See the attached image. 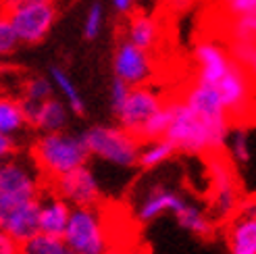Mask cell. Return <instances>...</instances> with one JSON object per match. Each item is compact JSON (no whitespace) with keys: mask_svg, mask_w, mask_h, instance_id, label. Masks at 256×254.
<instances>
[{"mask_svg":"<svg viewBox=\"0 0 256 254\" xmlns=\"http://www.w3.org/2000/svg\"><path fill=\"white\" fill-rule=\"evenodd\" d=\"M254 30H256V15H244V17L232 19V42L234 40L254 42Z\"/></svg>","mask_w":256,"mask_h":254,"instance_id":"cell-31","label":"cell"},{"mask_svg":"<svg viewBox=\"0 0 256 254\" xmlns=\"http://www.w3.org/2000/svg\"><path fill=\"white\" fill-rule=\"evenodd\" d=\"M130 90H132V88L127 84H123L119 80H112V86H110V108H112L114 115L119 112V108L123 106L127 96H130Z\"/></svg>","mask_w":256,"mask_h":254,"instance_id":"cell-33","label":"cell"},{"mask_svg":"<svg viewBox=\"0 0 256 254\" xmlns=\"http://www.w3.org/2000/svg\"><path fill=\"white\" fill-rule=\"evenodd\" d=\"M184 202L186 200L177 192H173V190L162 188V186H154V188H150V192L142 200V204H140L138 219L146 223V221L160 217L162 212H173L175 214L179 208L184 206Z\"/></svg>","mask_w":256,"mask_h":254,"instance_id":"cell-19","label":"cell"},{"mask_svg":"<svg viewBox=\"0 0 256 254\" xmlns=\"http://www.w3.org/2000/svg\"><path fill=\"white\" fill-rule=\"evenodd\" d=\"M17 46H19L17 36L12 32L8 19L4 17V12L0 10V58L10 56L17 50Z\"/></svg>","mask_w":256,"mask_h":254,"instance_id":"cell-29","label":"cell"},{"mask_svg":"<svg viewBox=\"0 0 256 254\" xmlns=\"http://www.w3.org/2000/svg\"><path fill=\"white\" fill-rule=\"evenodd\" d=\"M0 254H21V244L4 232H0Z\"/></svg>","mask_w":256,"mask_h":254,"instance_id":"cell-35","label":"cell"},{"mask_svg":"<svg viewBox=\"0 0 256 254\" xmlns=\"http://www.w3.org/2000/svg\"><path fill=\"white\" fill-rule=\"evenodd\" d=\"M25 115H23V106L21 100L8 94H0V134L15 138L19 132L25 130Z\"/></svg>","mask_w":256,"mask_h":254,"instance_id":"cell-20","label":"cell"},{"mask_svg":"<svg viewBox=\"0 0 256 254\" xmlns=\"http://www.w3.org/2000/svg\"><path fill=\"white\" fill-rule=\"evenodd\" d=\"M160 38H162V30H160V23L156 17L138 12V15L130 17V21H127L125 40L148 54L158 48Z\"/></svg>","mask_w":256,"mask_h":254,"instance_id":"cell-17","label":"cell"},{"mask_svg":"<svg viewBox=\"0 0 256 254\" xmlns=\"http://www.w3.org/2000/svg\"><path fill=\"white\" fill-rule=\"evenodd\" d=\"M229 58L232 62H236L238 67H242L244 71H254V65H256V50H254V42L250 40H234L229 44V50H227Z\"/></svg>","mask_w":256,"mask_h":254,"instance_id":"cell-27","label":"cell"},{"mask_svg":"<svg viewBox=\"0 0 256 254\" xmlns=\"http://www.w3.org/2000/svg\"><path fill=\"white\" fill-rule=\"evenodd\" d=\"M82 136L86 140L90 156H98L123 169L138 164V154L142 144L132 134L121 130L119 125H94Z\"/></svg>","mask_w":256,"mask_h":254,"instance_id":"cell-3","label":"cell"},{"mask_svg":"<svg viewBox=\"0 0 256 254\" xmlns=\"http://www.w3.org/2000/svg\"><path fill=\"white\" fill-rule=\"evenodd\" d=\"M90 152L82 134H42L34 144V162L48 177H62L80 167H86Z\"/></svg>","mask_w":256,"mask_h":254,"instance_id":"cell-2","label":"cell"},{"mask_svg":"<svg viewBox=\"0 0 256 254\" xmlns=\"http://www.w3.org/2000/svg\"><path fill=\"white\" fill-rule=\"evenodd\" d=\"M182 102L194 110L198 117H202L204 121L214 123V125H232L229 121L227 112L221 104V98L216 94V88L214 86H206V84H198L194 82L188 90Z\"/></svg>","mask_w":256,"mask_h":254,"instance_id":"cell-14","label":"cell"},{"mask_svg":"<svg viewBox=\"0 0 256 254\" xmlns=\"http://www.w3.org/2000/svg\"><path fill=\"white\" fill-rule=\"evenodd\" d=\"M52 98V82L42 75H32L21 86V100L32 104H40L44 100Z\"/></svg>","mask_w":256,"mask_h":254,"instance_id":"cell-26","label":"cell"},{"mask_svg":"<svg viewBox=\"0 0 256 254\" xmlns=\"http://www.w3.org/2000/svg\"><path fill=\"white\" fill-rule=\"evenodd\" d=\"M221 4L232 19L244 17V15H256V0H221Z\"/></svg>","mask_w":256,"mask_h":254,"instance_id":"cell-32","label":"cell"},{"mask_svg":"<svg viewBox=\"0 0 256 254\" xmlns=\"http://www.w3.org/2000/svg\"><path fill=\"white\" fill-rule=\"evenodd\" d=\"M2 12L8 19L19 44H38L52 30L58 10H56L54 0H48V2L21 4V6L8 8Z\"/></svg>","mask_w":256,"mask_h":254,"instance_id":"cell-6","label":"cell"},{"mask_svg":"<svg viewBox=\"0 0 256 254\" xmlns=\"http://www.w3.org/2000/svg\"><path fill=\"white\" fill-rule=\"evenodd\" d=\"M62 242L75 254H108L104 223L96 208H71Z\"/></svg>","mask_w":256,"mask_h":254,"instance_id":"cell-5","label":"cell"},{"mask_svg":"<svg viewBox=\"0 0 256 254\" xmlns=\"http://www.w3.org/2000/svg\"><path fill=\"white\" fill-rule=\"evenodd\" d=\"M175 219L184 230L196 234L200 238H208L214 232V223L208 219V214L202 212L198 206L190 204V202H184V206L175 212Z\"/></svg>","mask_w":256,"mask_h":254,"instance_id":"cell-21","label":"cell"},{"mask_svg":"<svg viewBox=\"0 0 256 254\" xmlns=\"http://www.w3.org/2000/svg\"><path fill=\"white\" fill-rule=\"evenodd\" d=\"M194 60H196V82L216 86L225 71L232 65V58L227 54V48L214 40H202L194 48Z\"/></svg>","mask_w":256,"mask_h":254,"instance_id":"cell-12","label":"cell"},{"mask_svg":"<svg viewBox=\"0 0 256 254\" xmlns=\"http://www.w3.org/2000/svg\"><path fill=\"white\" fill-rule=\"evenodd\" d=\"M50 82H52L58 90H60V94L65 96V100H67V108L69 110H73L75 115H86V102L82 100V96H80V92L75 90V86H73V82H71V78L69 75L62 71L60 67H52L50 69Z\"/></svg>","mask_w":256,"mask_h":254,"instance_id":"cell-22","label":"cell"},{"mask_svg":"<svg viewBox=\"0 0 256 254\" xmlns=\"http://www.w3.org/2000/svg\"><path fill=\"white\" fill-rule=\"evenodd\" d=\"M229 250L232 254H256V217L254 202H246L229 230Z\"/></svg>","mask_w":256,"mask_h":254,"instance_id":"cell-16","label":"cell"},{"mask_svg":"<svg viewBox=\"0 0 256 254\" xmlns=\"http://www.w3.org/2000/svg\"><path fill=\"white\" fill-rule=\"evenodd\" d=\"M0 86H2V84H0Z\"/></svg>","mask_w":256,"mask_h":254,"instance_id":"cell-40","label":"cell"},{"mask_svg":"<svg viewBox=\"0 0 256 254\" xmlns=\"http://www.w3.org/2000/svg\"><path fill=\"white\" fill-rule=\"evenodd\" d=\"M167 2H171V4H186V2H190V0H167Z\"/></svg>","mask_w":256,"mask_h":254,"instance_id":"cell-38","label":"cell"},{"mask_svg":"<svg viewBox=\"0 0 256 254\" xmlns=\"http://www.w3.org/2000/svg\"><path fill=\"white\" fill-rule=\"evenodd\" d=\"M132 254H146V252H132Z\"/></svg>","mask_w":256,"mask_h":254,"instance_id":"cell-39","label":"cell"},{"mask_svg":"<svg viewBox=\"0 0 256 254\" xmlns=\"http://www.w3.org/2000/svg\"><path fill=\"white\" fill-rule=\"evenodd\" d=\"M162 104H164L162 96L156 90H152V88H148V86L132 88L130 96H127V100L114 117L119 119L121 130H125L127 134H132L138 140L140 130H142L146 121L154 115Z\"/></svg>","mask_w":256,"mask_h":254,"instance_id":"cell-11","label":"cell"},{"mask_svg":"<svg viewBox=\"0 0 256 254\" xmlns=\"http://www.w3.org/2000/svg\"><path fill=\"white\" fill-rule=\"evenodd\" d=\"M54 196L65 200L71 208H96L102 192L94 171L86 164L62 177H56Z\"/></svg>","mask_w":256,"mask_h":254,"instance_id":"cell-9","label":"cell"},{"mask_svg":"<svg viewBox=\"0 0 256 254\" xmlns=\"http://www.w3.org/2000/svg\"><path fill=\"white\" fill-rule=\"evenodd\" d=\"M114 80L127 84L130 88H142L154 78V60L148 52L136 48L127 40H121L112 58Z\"/></svg>","mask_w":256,"mask_h":254,"instance_id":"cell-10","label":"cell"},{"mask_svg":"<svg viewBox=\"0 0 256 254\" xmlns=\"http://www.w3.org/2000/svg\"><path fill=\"white\" fill-rule=\"evenodd\" d=\"M112 4L119 12H130L136 4V0H112Z\"/></svg>","mask_w":256,"mask_h":254,"instance_id":"cell-37","label":"cell"},{"mask_svg":"<svg viewBox=\"0 0 256 254\" xmlns=\"http://www.w3.org/2000/svg\"><path fill=\"white\" fill-rule=\"evenodd\" d=\"M21 106H23L25 121H28L30 127H36V130L42 134L65 132V125L69 121V108L62 100H56L52 96L40 104H32V102L21 100Z\"/></svg>","mask_w":256,"mask_h":254,"instance_id":"cell-13","label":"cell"},{"mask_svg":"<svg viewBox=\"0 0 256 254\" xmlns=\"http://www.w3.org/2000/svg\"><path fill=\"white\" fill-rule=\"evenodd\" d=\"M173 154H175V148L167 140H154V142H148L144 148H140L138 164L144 169H154L158 164L167 162Z\"/></svg>","mask_w":256,"mask_h":254,"instance_id":"cell-23","label":"cell"},{"mask_svg":"<svg viewBox=\"0 0 256 254\" xmlns=\"http://www.w3.org/2000/svg\"><path fill=\"white\" fill-rule=\"evenodd\" d=\"M229 150H232V158L240 164H246L250 160V140L248 132L244 127H236L234 132H229Z\"/></svg>","mask_w":256,"mask_h":254,"instance_id":"cell-28","label":"cell"},{"mask_svg":"<svg viewBox=\"0 0 256 254\" xmlns=\"http://www.w3.org/2000/svg\"><path fill=\"white\" fill-rule=\"evenodd\" d=\"M21 254H75V252L67 248L62 238L38 234L25 244H21Z\"/></svg>","mask_w":256,"mask_h":254,"instance_id":"cell-24","label":"cell"},{"mask_svg":"<svg viewBox=\"0 0 256 254\" xmlns=\"http://www.w3.org/2000/svg\"><path fill=\"white\" fill-rule=\"evenodd\" d=\"M40 200V180L34 164L12 156L0 162V214Z\"/></svg>","mask_w":256,"mask_h":254,"instance_id":"cell-4","label":"cell"},{"mask_svg":"<svg viewBox=\"0 0 256 254\" xmlns=\"http://www.w3.org/2000/svg\"><path fill=\"white\" fill-rule=\"evenodd\" d=\"M216 94L221 98V104L227 112L229 121L232 119H244L252 108V84L250 73L238 67L236 62L229 65L223 78L216 82Z\"/></svg>","mask_w":256,"mask_h":254,"instance_id":"cell-8","label":"cell"},{"mask_svg":"<svg viewBox=\"0 0 256 254\" xmlns=\"http://www.w3.org/2000/svg\"><path fill=\"white\" fill-rule=\"evenodd\" d=\"M38 212H40V200L28 202L19 208L0 214V232H4L19 244H25L28 240L40 234V230H38Z\"/></svg>","mask_w":256,"mask_h":254,"instance_id":"cell-15","label":"cell"},{"mask_svg":"<svg viewBox=\"0 0 256 254\" xmlns=\"http://www.w3.org/2000/svg\"><path fill=\"white\" fill-rule=\"evenodd\" d=\"M71 214V206L65 200H60L58 196H40V212H38V230L44 236L52 238H62L65 227Z\"/></svg>","mask_w":256,"mask_h":254,"instance_id":"cell-18","label":"cell"},{"mask_svg":"<svg viewBox=\"0 0 256 254\" xmlns=\"http://www.w3.org/2000/svg\"><path fill=\"white\" fill-rule=\"evenodd\" d=\"M34 2H48V0H2L0 10H8V8H15L21 4H34Z\"/></svg>","mask_w":256,"mask_h":254,"instance_id":"cell-36","label":"cell"},{"mask_svg":"<svg viewBox=\"0 0 256 254\" xmlns=\"http://www.w3.org/2000/svg\"><path fill=\"white\" fill-rule=\"evenodd\" d=\"M169 119H171V110H169V102H164L154 115H152L146 125L140 130L138 134V142H154V140H162L164 132L169 127Z\"/></svg>","mask_w":256,"mask_h":254,"instance_id":"cell-25","label":"cell"},{"mask_svg":"<svg viewBox=\"0 0 256 254\" xmlns=\"http://www.w3.org/2000/svg\"><path fill=\"white\" fill-rule=\"evenodd\" d=\"M102 23H104V12H102V4L94 2L90 6V10L86 12V21H84V36L88 40H94L98 38L100 30H102Z\"/></svg>","mask_w":256,"mask_h":254,"instance_id":"cell-30","label":"cell"},{"mask_svg":"<svg viewBox=\"0 0 256 254\" xmlns=\"http://www.w3.org/2000/svg\"><path fill=\"white\" fill-rule=\"evenodd\" d=\"M171 119L162 140L175 148V152L188 154H216L227 142L229 125H214L198 117L182 100L169 102Z\"/></svg>","mask_w":256,"mask_h":254,"instance_id":"cell-1","label":"cell"},{"mask_svg":"<svg viewBox=\"0 0 256 254\" xmlns=\"http://www.w3.org/2000/svg\"><path fill=\"white\" fill-rule=\"evenodd\" d=\"M210 182H212V212L216 221L234 219L240 210V186L234 167L225 158L210 156Z\"/></svg>","mask_w":256,"mask_h":254,"instance_id":"cell-7","label":"cell"},{"mask_svg":"<svg viewBox=\"0 0 256 254\" xmlns=\"http://www.w3.org/2000/svg\"><path fill=\"white\" fill-rule=\"evenodd\" d=\"M12 156H17V142L15 138H8L0 134V162H4Z\"/></svg>","mask_w":256,"mask_h":254,"instance_id":"cell-34","label":"cell"}]
</instances>
